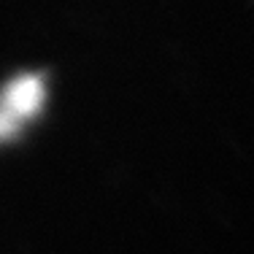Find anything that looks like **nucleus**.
<instances>
[{"mask_svg": "<svg viewBox=\"0 0 254 254\" xmlns=\"http://www.w3.org/2000/svg\"><path fill=\"white\" fill-rule=\"evenodd\" d=\"M41 98H44V84H41V78L38 76H22V78L8 84L0 108L19 122L22 117H30L38 108Z\"/></svg>", "mask_w": 254, "mask_h": 254, "instance_id": "nucleus-1", "label": "nucleus"}, {"mask_svg": "<svg viewBox=\"0 0 254 254\" xmlns=\"http://www.w3.org/2000/svg\"><path fill=\"white\" fill-rule=\"evenodd\" d=\"M16 125V119L11 117V114H5L3 108H0V135H5V132H11Z\"/></svg>", "mask_w": 254, "mask_h": 254, "instance_id": "nucleus-2", "label": "nucleus"}]
</instances>
